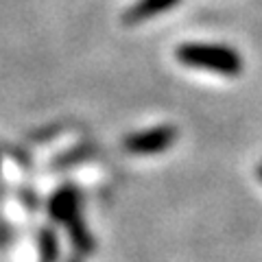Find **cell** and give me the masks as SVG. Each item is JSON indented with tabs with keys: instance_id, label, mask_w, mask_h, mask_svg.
I'll list each match as a JSON object with an SVG mask.
<instances>
[{
	"instance_id": "obj_1",
	"label": "cell",
	"mask_w": 262,
	"mask_h": 262,
	"mask_svg": "<svg viewBox=\"0 0 262 262\" xmlns=\"http://www.w3.org/2000/svg\"><path fill=\"white\" fill-rule=\"evenodd\" d=\"M175 57L188 68L208 70L223 77H238L243 72V57L223 44L188 42L177 48Z\"/></svg>"
},
{
	"instance_id": "obj_2",
	"label": "cell",
	"mask_w": 262,
	"mask_h": 262,
	"mask_svg": "<svg viewBox=\"0 0 262 262\" xmlns=\"http://www.w3.org/2000/svg\"><path fill=\"white\" fill-rule=\"evenodd\" d=\"M177 129L170 125H158L144 131H136L125 138V149L134 155H155L164 153L175 144Z\"/></svg>"
},
{
	"instance_id": "obj_3",
	"label": "cell",
	"mask_w": 262,
	"mask_h": 262,
	"mask_svg": "<svg viewBox=\"0 0 262 262\" xmlns=\"http://www.w3.org/2000/svg\"><path fill=\"white\" fill-rule=\"evenodd\" d=\"M81 196L75 186H63L59 188L48 201V212L51 216L61 225H70L75 219L81 216Z\"/></svg>"
},
{
	"instance_id": "obj_4",
	"label": "cell",
	"mask_w": 262,
	"mask_h": 262,
	"mask_svg": "<svg viewBox=\"0 0 262 262\" xmlns=\"http://www.w3.org/2000/svg\"><path fill=\"white\" fill-rule=\"evenodd\" d=\"M177 5H179V0H138V3L134 7H129V11L125 13V22L136 24V22L151 20L153 15H160L164 11L173 9Z\"/></svg>"
},
{
	"instance_id": "obj_5",
	"label": "cell",
	"mask_w": 262,
	"mask_h": 262,
	"mask_svg": "<svg viewBox=\"0 0 262 262\" xmlns=\"http://www.w3.org/2000/svg\"><path fill=\"white\" fill-rule=\"evenodd\" d=\"M37 251H39L37 262H57V258H59V241H57V234L51 227L39 229Z\"/></svg>"
},
{
	"instance_id": "obj_6",
	"label": "cell",
	"mask_w": 262,
	"mask_h": 262,
	"mask_svg": "<svg viewBox=\"0 0 262 262\" xmlns=\"http://www.w3.org/2000/svg\"><path fill=\"white\" fill-rule=\"evenodd\" d=\"M66 227H68V234H70L72 245H75L77 251H81V253H92L94 251V238H92V234H90V229L85 227L83 219L79 216Z\"/></svg>"
},
{
	"instance_id": "obj_7",
	"label": "cell",
	"mask_w": 262,
	"mask_h": 262,
	"mask_svg": "<svg viewBox=\"0 0 262 262\" xmlns=\"http://www.w3.org/2000/svg\"><path fill=\"white\" fill-rule=\"evenodd\" d=\"M256 173H258V179L262 182V164H258V170H256Z\"/></svg>"
},
{
	"instance_id": "obj_8",
	"label": "cell",
	"mask_w": 262,
	"mask_h": 262,
	"mask_svg": "<svg viewBox=\"0 0 262 262\" xmlns=\"http://www.w3.org/2000/svg\"><path fill=\"white\" fill-rule=\"evenodd\" d=\"M0 166H3V155H0Z\"/></svg>"
}]
</instances>
